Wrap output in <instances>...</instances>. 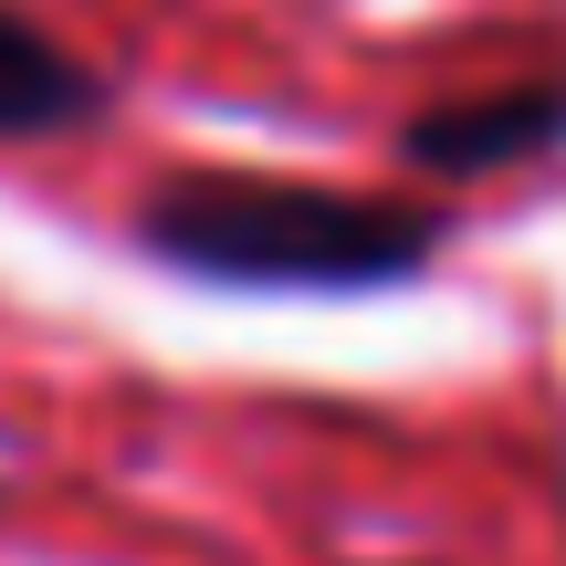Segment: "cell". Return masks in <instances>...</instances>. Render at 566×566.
Wrapping results in <instances>:
<instances>
[{"mask_svg": "<svg viewBox=\"0 0 566 566\" xmlns=\"http://www.w3.org/2000/svg\"><path fill=\"white\" fill-rule=\"evenodd\" d=\"M137 242L200 283H231V294H367V283L420 273L441 252V221L409 200H378V189L179 168L147 189Z\"/></svg>", "mask_w": 566, "mask_h": 566, "instance_id": "6da1fadb", "label": "cell"}, {"mask_svg": "<svg viewBox=\"0 0 566 566\" xmlns=\"http://www.w3.org/2000/svg\"><path fill=\"white\" fill-rule=\"evenodd\" d=\"M546 147H566V84H514V95L441 105V116L409 126V158L451 168V179H493V168L546 158Z\"/></svg>", "mask_w": 566, "mask_h": 566, "instance_id": "7a4b0ae2", "label": "cell"}, {"mask_svg": "<svg viewBox=\"0 0 566 566\" xmlns=\"http://www.w3.org/2000/svg\"><path fill=\"white\" fill-rule=\"evenodd\" d=\"M105 116V74H84L42 21L0 11V137H74Z\"/></svg>", "mask_w": 566, "mask_h": 566, "instance_id": "3957f363", "label": "cell"}]
</instances>
